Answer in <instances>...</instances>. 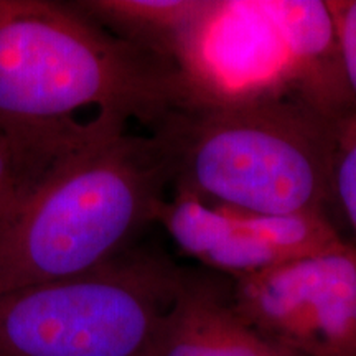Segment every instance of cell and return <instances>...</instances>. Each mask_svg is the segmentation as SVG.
<instances>
[{
	"instance_id": "obj_1",
	"label": "cell",
	"mask_w": 356,
	"mask_h": 356,
	"mask_svg": "<svg viewBox=\"0 0 356 356\" xmlns=\"http://www.w3.org/2000/svg\"><path fill=\"white\" fill-rule=\"evenodd\" d=\"M114 121L61 165L0 239V296L96 269L157 222L172 186L155 137Z\"/></svg>"
},
{
	"instance_id": "obj_2",
	"label": "cell",
	"mask_w": 356,
	"mask_h": 356,
	"mask_svg": "<svg viewBox=\"0 0 356 356\" xmlns=\"http://www.w3.org/2000/svg\"><path fill=\"white\" fill-rule=\"evenodd\" d=\"M186 104L175 66L115 38L70 2L0 0L3 121H73L95 108L154 129Z\"/></svg>"
},
{
	"instance_id": "obj_3",
	"label": "cell",
	"mask_w": 356,
	"mask_h": 356,
	"mask_svg": "<svg viewBox=\"0 0 356 356\" xmlns=\"http://www.w3.org/2000/svg\"><path fill=\"white\" fill-rule=\"evenodd\" d=\"M338 124L293 96L239 106H186L152 129L172 188L254 213L323 211Z\"/></svg>"
},
{
	"instance_id": "obj_4",
	"label": "cell",
	"mask_w": 356,
	"mask_h": 356,
	"mask_svg": "<svg viewBox=\"0 0 356 356\" xmlns=\"http://www.w3.org/2000/svg\"><path fill=\"white\" fill-rule=\"evenodd\" d=\"M184 267L132 246L89 273L0 296V356H147Z\"/></svg>"
},
{
	"instance_id": "obj_5",
	"label": "cell",
	"mask_w": 356,
	"mask_h": 356,
	"mask_svg": "<svg viewBox=\"0 0 356 356\" xmlns=\"http://www.w3.org/2000/svg\"><path fill=\"white\" fill-rule=\"evenodd\" d=\"M236 310L300 356H356V246L231 280Z\"/></svg>"
},
{
	"instance_id": "obj_6",
	"label": "cell",
	"mask_w": 356,
	"mask_h": 356,
	"mask_svg": "<svg viewBox=\"0 0 356 356\" xmlns=\"http://www.w3.org/2000/svg\"><path fill=\"white\" fill-rule=\"evenodd\" d=\"M175 68L186 106L218 108L293 96L291 56L261 0H207L181 38Z\"/></svg>"
},
{
	"instance_id": "obj_7",
	"label": "cell",
	"mask_w": 356,
	"mask_h": 356,
	"mask_svg": "<svg viewBox=\"0 0 356 356\" xmlns=\"http://www.w3.org/2000/svg\"><path fill=\"white\" fill-rule=\"evenodd\" d=\"M222 277L184 269L147 356H300L266 338L236 310L229 279Z\"/></svg>"
},
{
	"instance_id": "obj_8",
	"label": "cell",
	"mask_w": 356,
	"mask_h": 356,
	"mask_svg": "<svg viewBox=\"0 0 356 356\" xmlns=\"http://www.w3.org/2000/svg\"><path fill=\"white\" fill-rule=\"evenodd\" d=\"M261 3L291 56L293 96L337 122L356 113L328 2L261 0Z\"/></svg>"
},
{
	"instance_id": "obj_9",
	"label": "cell",
	"mask_w": 356,
	"mask_h": 356,
	"mask_svg": "<svg viewBox=\"0 0 356 356\" xmlns=\"http://www.w3.org/2000/svg\"><path fill=\"white\" fill-rule=\"evenodd\" d=\"M114 121L122 119L101 113L88 122L0 119V239L48 178Z\"/></svg>"
},
{
	"instance_id": "obj_10",
	"label": "cell",
	"mask_w": 356,
	"mask_h": 356,
	"mask_svg": "<svg viewBox=\"0 0 356 356\" xmlns=\"http://www.w3.org/2000/svg\"><path fill=\"white\" fill-rule=\"evenodd\" d=\"M157 222L186 256L231 280L254 275L287 262L249 231L226 207L203 202L173 188L160 207Z\"/></svg>"
},
{
	"instance_id": "obj_11",
	"label": "cell",
	"mask_w": 356,
	"mask_h": 356,
	"mask_svg": "<svg viewBox=\"0 0 356 356\" xmlns=\"http://www.w3.org/2000/svg\"><path fill=\"white\" fill-rule=\"evenodd\" d=\"M70 3L115 38L175 66L181 38L207 0H74Z\"/></svg>"
},
{
	"instance_id": "obj_12",
	"label": "cell",
	"mask_w": 356,
	"mask_h": 356,
	"mask_svg": "<svg viewBox=\"0 0 356 356\" xmlns=\"http://www.w3.org/2000/svg\"><path fill=\"white\" fill-rule=\"evenodd\" d=\"M229 210L257 239L275 249L287 262L335 251L346 244L323 211L254 213L234 208Z\"/></svg>"
},
{
	"instance_id": "obj_13",
	"label": "cell",
	"mask_w": 356,
	"mask_h": 356,
	"mask_svg": "<svg viewBox=\"0 0 356 356\" xmlns=\"http://www.w3.org/2000/svg\"><path fill=\"white\" fill-rule=\"evenodd\" d=\"M332 191L356 236V113L338 124Z\"/></svg>"
},
{
	"instance_id": "obj_14",
	"label": "cell",
	"mask_w": 356,
	"mask_h": 356,
	"mask_svg": "<svg viewBox=\"0 0 356 356\" xmlns=\"http://www.w3.org/2000/svg\"><path fill=\"white\" fill-rule=\"evenodd\" d=\"M346 83L356 101V0H328Z\"/></svg>"
}]
</instances>
